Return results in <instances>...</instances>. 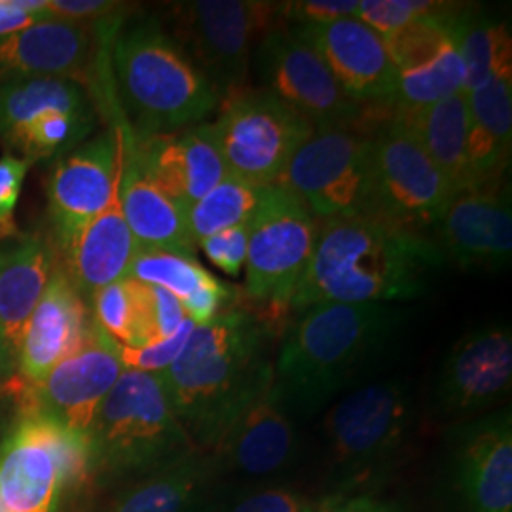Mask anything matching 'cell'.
I'll return each mask as SVG.
<instances>
[{
    "label": "cell",
    "instance_id": "484cf974",
    "mask_svg": "<svg viewBox=\"0 0 512 512\" xmlns=\"http://www.w3.org/2000/svg\"><path fill=\"white\" fill-rule=\"evenodd\" d=\"M57 264L50 239L27 236L0 247V342L14 368L31 313Z\"/></svg>",
    "mask_w": 512,
    "mask_h": 512
},
{
    "label": "cell",
    "instance_id": "8d00e7d4",
    "mask_svg": "<svg viewBox=\"0 0 512 512\" xmlns=\"http://www.w3.org/2000/svg\"><path fill=\"white\" fill-rule=\"evenodd\" d=\"M454 6L456 2L435 0H359L357 19L380 37H389L420 19L440 16Z\"/></svg>",
    "mask_w": 512,
    "mask_h": 512
},
{
    "label": "cell",
    "instance_id": "44dd1931",
    "mask_svg": "<svg viewBox=\"0 0 512 512\" xmlns=\"http://www.w3.org/2000/svg\"><path fill=\"white\" fill-rule=\"evenodd\" d=\"M57 420L23 406L0 446V503L6 512H57L61 484L54 452Z\"/></svg>",
    "mask_w": 512,
    "mask_h": 512
},
{
    "label": "cell",
    "instance_id": "74e56055",
    "mask_svg": "<svg viewBox=\"0 0 512 512\" xmlns=\"http://www.w3.org/2000/svg\"><path fill=\"white\" fill-rule=\"evenodd\" d=\"M194 329H196V325L186 317V321L177 329V332H173L171 336H167L160 342L148 344L143 348L118 346L124 368L137 370V372H150V374L164 372L165 368L173 365L177 361V357L183 353Z\"/></svg>",
    "mask_w": 512,
    "mask_h": 512
},
{
    "label": "cell",
    "instance_id": "4316f807",
    "mask_svg": "<svg viewBox=\"0 0 512 512\" xmlns=\"http://www.w3.org/2000/svg\"><path fill=\"white\" fill-rule=\"evenodd\" d=\"M122 211L139 251H165L196 258L186 211L150 181L124 141V169L120 184Z\"/></svg>",
    "mask_w": 512,
    "mask_h": 512
},
{
    "label": "cell",
    "instance_id": "7dc6e473",
    "mask_svg": "<svg viewBox=\"0 0 512 512\" xmlns=\"http://www.w3.org/2000/svg\"><path fill=\"white\" fill-rule=\"evenodd\" d=\"M14 370H16V368L10 363L6 351L2 348V342H0V376H6V374H10V372H14Z\"/></svg>",
    "mask_w": 512,
    "mask_h": 512
},
{
    "label": "cell",
    "instance_id": "277c9868",
    "mask_svg": "<svg viewBox=\"0 0 512 512\" xmlns=\"http://www.w3.org/2000/svg\"><path fill=\"white\" fill-rule=\"evenodd\" d=\"M395 304H313L287 329L275 382L289 406L315 412L334 397L399 329Z\"/></svg>",
    "mask_w": 512,
    "mask_h": 512
},
{
    "label": "cell",
    "instance_id": "e575fe53",
    "mask_svg": "<svg viewBox=\"0 0 512 512\" xmlns=\"http://www.w3.org/2000/svg\"><path fill=\"white\" fill-rule=\"evenodd\" d=\"M95 126L97 116L52 112L23 129L8 150L19 152L23 160L35 164L57 154H67L84 143Z\"/></svg>",
    "mask_w": 512,
    "mask_h": 512
},
{
    "label": "cell",
    "instance_id": "f546056e",
    "mask_svg": "<svg viewBox=\"0 0 512 512\" xmlns=\"http://www.w3.org/2000/svg\"><path fill=\"white\" fill-rule=\"evenodd\" d=\"M52 112L97 116V103L82 84L67 78L0 80V141L4 147L10 148L23 129Z\"/></svg>",
    "mask_w": 512,
    "mask_h": 512
},
{
    "label": "cell",
    "instance_id": "5bb4252c",
    "mask_svg": "<svg viewBox=\"0 0 512 512\" xmlns=\"http://www.w3.org/2000/svg\"><path fill=\"white\" fill-rule=\"evenodd\" d=\"M124 124L95 135L63 154L48 181V219L59 253L69 239L99 215L122 179Z\"/></svg>",
    "mask_w": 512,
    "mask_h": 512
},
{
    "label": "cell",
    "instance_id": "5b68a950",
    "mask_svg": "<svg viewBox=\"0 0 512 512\" xmlns=\"http://www.w3.org/2000/svg\"><path fill=\"white\" fill-rule=\"evenodd\" d=\"M95 476L154 473L200 452L184 431L160 374L126 370L88 431Z\"/></svg>",
    "mask_w": 512,
    "mask_h": 512
},
{
    "label": "cell",
    "instance_id": "4dcf8cb0",
    "mask_svg": "<svg viewBox=\"0 0 512 512\" xmlns=\"http://www.w3.org/2000/svg\"><path fill=\"white\" fill-rule=\"evenodd\" d=\"M217 475L215 458L196 452L137 482L110 512H190Z\"/></svg>",
    "mask_w": 512,
    "mask_h": 512
},
{
    "label": "cell",
    "instance_id": "f1b7e54d",
    "mask_svg": "<svg viewBox=\"0 0 512 512\" xmlns=\"http://www.w3.org/2000/svg\"><path fill=\"white\" fill-rule=\"evenodd\" d=\"M393 114L412 131L456 194L473 188L467 162L469 112L463 93L423 109L393 110Z\"/></svg>",
    "mask_w": 512,
    "mask_h": 512
},
{
    "label": "cell",
    "instance_id": "3957f363",
    "mask_svg": "<svg viewBox=\"0 0 512 512\" xmlns=\"http://www.w3.org/2000/svg\"><path fill=\"white\" fill-rule=\"evenodd\" d=\"M112 92L135 137L202 124L220 97L207 76L154 18L122 19L110 40Z\"/></svg>",
    "mask_w": 512,
    "mask_h": 512
},
{
    "label": "cell",
    "instance_id": "e0dca14e",
    "mask_svg": "<svg viewBox=\"0 0 512 512\" xmlns=\"http://www.w3.org/2000/svg\"><path fill=\"white\" fill-rule=\"evenodd\" d=\"M435 228L444 260L463 270L505 268L512 255L509 190L499 181L458 192Z\"/></svg>",
    "mask_w": 512,
    "mask_h": 512
},
{
    "label": "cell",
    "instance_id": "52a82bcc",
    "mask_svg": "<svg viewBox=\"0 0 512 512\" xmlns=\"http://www.w3.org/2000/svg\"><path fill=\"white\" fill-rule=\"evenodd\" d=\"M281 23L279 2L194 0L169 8V37L207 76L220 101L245 88L256 44Z\"/></svg>",
    "mask_w": 512,
    "mask_h": 512
},
{
    "label": "cell",
    "instance_id": "9c48e42d",
    "mask_svg": "<svg viewBox=\"0 0 512 512\" xmlns=\"http://www.w3.org/2000/svg\"><path fill=\"white\" fill-rule=\"evenodd\" d=\"M99 25L46 18L0 37V80L52 76L82 84L97 107L107 105L118 118L109 69L110 40L122 19Z\"/></svg>",
    "mask_w": 512,
    "mask_h": 512
},
{
    "label": "cell",
    "instance_id": "8fae6325",
    "mask_svg": "<svg viewBox=\"0 0 512 512\" xmlns=\"http://www.w3.org/2000/svg\"><path fill=\"white\" fill-rule=\"evenodd\" d=\"M456 196L418 139L393 114L372 135V184L363 217L423 234Z\"/></svg>",
    "mask_w": 512,
    "mask_h": 512
},
{
    "label": "cell",
    "instance_id": "7c38bea8",
    "mask_svg": "<svg viewBox=\"0 0 512 512\" xmlns=\"http://www.w3.org/2000/svg\"><path fill=\"white\" fill-rule=\"evenodd\" d=\"M376 126L315 129L277 184L294 194L321 222L365 215Z\"/></svg>",
    "mask_w": 512,
    "mask_h": 512
},
{
    "label": "cell",
    "instance_id": "f35d334b",
    "mask_svg": "<svg viewBox=\"0 0 512 512\" xmlns=\"http://www.w3.org/2000/svg\"><path fill=\"white\" fill-rule=\"evenodd\" d=\"M281 21L293 27H323L340 19L357 18L359 0H296L279 2Z\"/></svg>",
    "mask_w": 512,
    "mask_h": 512
},
{
    "label": "cell",
    "instance_id": "7402d4cb",
    "mask_svg": "<svg viewBox=\"0 0 512 512\" xmlns=\"http://www.w3.org/2000/svg\"><path fill=\"white\" fill-rule=\"evenodd\" d=\"M302 29L351 101L363 107L393 109L397 74L384 38L374 29L357 18Z\"/></svg>",
    "mask_w": 512,
    "mask_h": 512
},
{
    "label": "cell",
    "instance_id": "2e32d148",
    "mask_svg": "<svg viewBox=\"0 0 512 512\" xmlns=\"http://www.w3.org/2000/svg\"><path fill=\"white\" fill-rule=\"evenodd\" d=\"M124 372L118 344L92 323L82 346L55 366L42 384L27 385V395L38 410L88 435L101 404Z\"/></svg>",
    "mask_w": 512,
    "mask_h": 512
},
{
    "label": "cell",
    "instance_id": "ffe728a7",
    "mask_svg": "<svg viewBox=\"0 0 512 512\" xmlns=\"http://www.w3.org/2000/svg\"><path fill=\"white\" fill-rule=\"evenodd\" d=\"M454 488L463 512H512L511 410L459 425L452 437Z\"/></svg>",
    "mask_w": 512,
    "mask_h": 512
},
{
    "label": "cell",
    "instance_id": "4fadbf2b",
    "mask_svg": "<svg viewBox=\"0 0 512 512\" xmlns=\"http://www.w3.org/2000/svg\"><path fill=\"white\" fill-rule=\"evenodd\" d=\"M256 73L262 90L310 120L317 128L368 124L363 107L351 101L302 27L277 25L256 44Z\"/></svg>",
    "mask_w": 512,
    "mask_h": 512
},
{
    "label": "cell",
    "instance_id": "836d02e7",
    "mask_svg": "<svg viewBox=\"0 0 512 512\" xmlns=\"http://www.w3.org/2000/svg\"><path fill=\"white\" fill-rule=\"evenodd\" d=\"M266 188L239 181L232 175L222 179L186 211L188 232L196 247L203 239L251 222Z\"/></svg>",
    "mask_w": 512,
    "mask_h": 512
},
{
    "label": "cell",
    "instance_id": "ac0fdd59",
    "mask_svg": "<svg viewBox=\"0 0 512 512\" xmlns=\"http://www.w3.org/2000/svg\"><path fill=\"white\" fill-rule=\"evenodd\" d=\"M512 336L507 325L469 330L440 368L437 404L448 416H473L511 391Z\"/></svg>",
    "mask_w": 512,
    "mask_h": 512
},
{
    "label": "cell",
    "instance_id": "d4e9b609",
    "mask_svg": "<svg viewBox=\"0 0 512 512\" xmlns=\"http://www.w3.org/2000/svg\"><path fill=\"white\" fill-rule=\"evenodd\" d=\"M120 184L122 179L114 188L109 205L55 253L57 264L86 302L103 287L129 277L131 264L139 253L122 211Z\"/></svg>",
    "mask_w": 512,
    "mask_h": 512
},
{
    "label": "cell",
    "instance_id": "83f0119b",
    "mask_svg": "<svg viewBox=\"0 0 512 512\" xmlns=\"http://www.w3.org/2000/svg\"><path fill=\"white\" fill-rule=\"evenodd\" d=\"M469 112L467 162L471 184L499 183L511 160L512 67L494 74L473 92L463 93Z\"/></svg>",
    "mask_w": 512,
    "mask_h": 512
},
{
    "label": "cell",
    "instance_id": "ab89813d",
    "mask_svg": "<svg viewBox=\"0 0 512 512\" xmlns=\"http://www.w3.org/2000/svg\"><path fill=\"white\" fill-rule=\"evenodd\" d=\"M31 165L12 154L0 158V239L18 236L16 209Z\"/></svg>",
    "mask_w": 512,
    "mask_h": 512
},
{
    "label": "cell",
    "instance_id": "d590c367",
    "mask_svg": "<svg viewBox=\"0 0 512 512\" xmlns=\"http://www.w3.org/2000/svg\"><path fill=\"white\" fill-rule=\"evenodd\" d=\"M129 277L143 285L165 289L179 298V302L192 298L217 279L200 266L196 258L165 251H139L131 264Z\"/></svg>",
    "mask_w": 512,
    "mask_h": 512
},
{
    "label": "cell",
    "instance_id": "7bdbcfd3",
    "mask_svg": "<svg viewBox=\"0 0 512 512\" xmlns=\"http://www.w3.org/2000/svg\"><path fill=\"white\" fill-rule=\"evenodd\" d=\"M308 505L285 488H264L238 499L226 512H306Z\"/></svg>",
    "mask_w": 512,
    "mask_h": 512
},
{
    "label": "cell",
    "instance_id": "6da1fadb",
    "mask_svg": "<svg viewBox=\"0 0 512 512\" xmlns=\"http://www.w3.org/2000/svg\"><path fill=\"white\" fill-rule=\"evenodd\" d=\"M279 323L266 313L228 308L196 327L164 372L167 397L200 452H213L241 410L274 380L268 357Z\"/></svg>",
    "mask_w": 512,
    "mask_h": 512
},
{
    "label": "cell",
    "instance_id": "7a4b0ae2",
    "mask_svg": "<svg viewBox=\"0 0 512 512\" xmlns=\"http://www.w3.org/2000/svg\"><path fill=\"white\" fill-rule=\"evenodd\" d=\"M444 264L437 241L370 217L321 222L291 310L313 304H395L418 298Z\"/></svg>",
    "mask_w": 512,
    "mask_h": 512
},
{
    "label": "cell",
    "instance_id": "1f68e13d",
    "mask_svg": "<svg viewBox=\"0 0 512 512\" xmlns=\"http://www.w3.org/2000/svg\"><path fill=\"white\" fill-rule=\"evenodd\" d=\"M90 304L93 323L118 346L143 348L156 342L148 285L126 277L97 291Z\"/></svg>",
    "mask_w": 512,
    "mask_h": 512
},
{
    "label": "cell",
    "instance_id": "d6a6232c",
    "mask_svg": "<svg viewBox=\"0 0 512 512\" xmlns=\"http://www.w3.org/2000/svg\"><path fill=\"white\" fill-rule=\"evenodd\" d=\"M458 42L465 67L463 93L473 92L501 69L512 67L509 25L476 12L473 6L459 10Z\"/></svg>",
    "mask_w": 512,
    "mask_h": 512
},
{
    "label": "cell",
    "instance_id": "ee69618b",
    "mask_svg": "<svg viewBox=\"0 0 512 512\" xmlns=\"http://www.w3.org/2000/svg\"><path fill=\"white\" fill-rule=\"evenodd\" d=\"M148 293H150L152 327L156 334V342H160L167 336H171L173 332H177V329L186 321V313L179 298L167 293L165 289L148 285Z\"/></svg>",
    "mask_w": 512,
    "mask_h": 512
},
{
    "label": "cell",
    "instance_id": "60d3db41",
    "mask_svg": "<svg viewBox=\"0 0 512 512\" xmlns=\"http://www.w3.org/2000/svg\"><path fill=\"white\" fill-rule=\"evenodd\" d=\"M247 243H249V222L236 228L224 230L211 238L198 243L207 260L230 277L241 274L247 260Z\"/></svg>",
    "mask_w": 512,
    "mask_h": 512
},
{
    "label": "cell",
    "instance_id": "cb8c5ba5",
    "mask_svg": "<svg viewBox=\"0 0 512 512\" xmlns=\"http://www.w3.org/2000/svg\"><path fill=\"white\" fill-rule=\"evenodd\" d=\"M92 323L88 302L55 264L23 334L18 355L21 380L33 387L42 384L55 366L82 346Z\"/></svg>",
    "mask_w": 512,
    "mask_h": 512
},
{
    "label": "cell",
    "instance_id": "603a6c76",
    "mask_svg": "<svg viewBox=\"0 0 512 512\" xmlns=\"http://www.w3.org/2000/svg\"><path fill=\"white\" fill-rule=\"evenodd\" d=\"M293 412L277 382L266 385L247 404L217 448L209 452L217 469L247 476L275 475L293 463L296 454Z\"/></svg>",
    "mask_w": 512,
    "mask_h": 512
},
{
    "label": "cell",
    "instance_id": "ba28073f",
    "mask_svg": "<svg viewBox=\"0 0 512 512\" xmlns=\"http://www.w3.org/2000/svg\"><path fill=\"white\" fill-rule=\"evenodd\" d=\"M321 220L287 188H266L249 222L245 293L281 321L310 264Z\"/></svg>",
    "mask_w": 512,
    "mask_h": 512
},
{
    "label": "cell",
    "instance_id": "681fc988",
    "mask_svg": "<svg viewBox=\"0 0 512 512\" xmlns=\"http://www.w3.org/2000/svg\"><path fill=\"white\" fill-rule=\"evenodd\" d=\"M0 512H6V509H4V507H2V503H0Z\"/></svg>",
    "mask_w": 512,
    "mask_h": 512
},
{
    "label": "cell",
    "instance_id": "f6af8a7d",
    "mask_svg": "<svg viewBox=\"0 0 512 512\" xmlns=\"http://www.w3.org/2000/svg\"><path fill=\"white\" fill-rule=\"evenodd\" d=\"M46 18V0H0V37Z\"/></svg>",
    "mask_w": 512,
    "mask_h": 512
},
{
    "label": "cell",
    "instance_id": "8992f818",
    "mask_svg": "<svg viewBox=\"0 0 512 512\" xmlns=\"http://www.w3.org/2000/svg\"><path fill=\"white\" fill-rule=\"evenodd\" d=\"M414 420L408 389L380 382L353 391L325 418L334 494L380 484L395 463Z\"/></svg>",
    "mask_w": 512,
    "mask_h": 512
},
{
    "label": "cell",
    "instance_id": "9a60e30c",
    "mask_svg": "<svg viewBox=\"0 0 512 512\" xmlns=\"http://www.w3.org/2000/svg\"><path fill=\"white\" fill-rule=\"evenodd\" d=\"M458 4L384 38L397 74L393 110H418L463 93L465 67L459 52Z\"/></svg>",
    "mask_w": 512,
    "mask_h": 512
},
{
    "label": "cell",
    "instance_id": "b9f144b4",
    "mask_svg": "<svg viewBox=\"0 0 512 512\" xmlns=\"http://www.w3.org/2000/svg\"><path fill=\"white\" fill-rule=\"evenodd\" d=\"M46 10L50 18L99 25L126 16L128 4L114 0H46Z\"/></svg>",
    "mask_w": 512,
    "mask_h": 512
},
{
    "label": "cell",
    "instance_id": "bcb514c9",
    "mask_svg": "<svg viewBox=\"0 0 512 512\" xmlns=\"http://www.w3.org/2000/svg\"><path fill=\"white\" fill-rule=\"evenodd\" d=\"M313 512H401L393 503L368 494H332L325 497Z\"/></svg>",
    "mask_w": 512,
    "mask_h": 512
},
{
    "label": "cell",
    "instance_id": "c3c4849f",
    "mask_svg": "<svg viewBox=\"0 0 512 512\" xmlns=\"http://www.w3.org/2000/svg\"><path fill=\"white\" fill-rule=\"evenodd\" d=\"M306 512H313V507H310V505H308V509H306Z\"/></svg>",
    "mask_w": 512,
    "mask_h": 512
},
{
    "label": "cell",
    "instance_id": "d6986e66",
    "mask_svg": "<svg viewBox=\"0 0 512 512\" xmlns=\"http://www.w3.org/2000/svg\"><path fill=\"white\" fill-rule=\"evenodd\" d=\"M124 141L150 181L184 211L228 177L211 124L148 137H135L124 126Z\"/></svg>",
    "mask_w": 512,
    "mask_h": 512
},
{
    "label": "cell",
    "instance_id": "30bf717a",
    "mask_svg": "<svg viewBox=\"0 0 512 512\" xmlns=\"http://www.w3.org/2000/svg\"><path fill=\"white\" fill-rule=\"evenodd\" d=\"M211 129L228 175L262 188L279 183L315 126L272 93L243 88L220 101Z\"/></svg>",
    "mask_w": 512,
    "mask_h": 512
}]
</instances>
